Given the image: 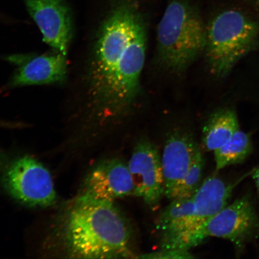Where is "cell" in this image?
I'll return each instance as SVG.
<instances>
[{
    "label": "cell",
    "instance_id": "obj_1",
    "mask_svg": "<svg viewBox=\"0 0 259 259\" xmlns=\"http://www.w3.org/2000/svg\"><path fill=\"white\" fill-rule=\"evenodd\" d=\"M159 1L105 0L95 27L80 35L60 105L71 137L83 139L134 106L147 54L148 8Z\"/></svg>",
    "mask_w": 259,
    "mask_h": 259
},
{
    "label": "cell",
    "instance_id": "obj_2",
    "mask_svg": "<svg viewBox=\"0 0 259 259\" xmlns=\"http://www.w3.org/2000/svg\"><path fill=\"white\" fill-rule=\"evenodd\" d=\"M57 228L58 242L68 257H136L131 226L113 202L80 194L61 216Z\"/></svg>",
    "mask_w": 259,
    "mask_h": 259
},
{
    "label": "cell",
    "instance_id": "obj_3",
    "mask_svg": "<svg viewBox=\"0 0 259 259\" xmlns=\"http://www.w3.org/2000/svg\"><path fill=\"white\" fill-rule=\"evenodd\" d=\"M206 40L199 0H166L157 31V53L163 66L183 72L204 53Z\"/></svg>",
    "mask_w": 259,
    "mask_h": 259
},
{
    "label": "cell",
    "instance_id": "obj_4",
    "mask_svg": "<svg viewBox=\"0 0 259 259\" xmlns=\"http://www.w3.org/2000/svg\"><path fill=\"white\" fill-rule=\"evenodd\" d=\"M259 25L236 10L217 14L206 27L205 51L207 64L217 77H225L235 64L253 49Z\"/></svg>",
    "mask_w": 259,
    "mask_h": 259
},
{
    "label": "cell",
    "instance_id": "obj_5",
    "mask_svg": "<svg viewBox=\"0 0 259 259\" xmlns=\"http://www.w3.org/2000/svg\"><path fill=\"white\" fill-rule=\"evenodd\" d=\"M0 182L10 195L24 205L48 207L56 202L50 171L28 155L13 158L6 164L0 160Z\"/></svg>",
    "mask_w": 259,
    "mask_h": 259
},
{
    "label": "cell",
    "instance_id": "obj_6",
    "mask_svg": "<svg viewBox=\"0 0 259 259\" xmlns=\"http://www.w3.org/2000/svg\"><path fill=\"white\" fill-rule=\"evenodd\" d=\"M252 171L234 183H227L216 176L204 180L193 196L194 211L192 218L166 250L189 251L200 244L199 235L203 226L228 205L236 187Z\"/></svg>",
    "mask_w": 259,
    "mask_h": 259
},
{
    "label": "cell",
    "instance_id": "obj_7",
    "mask_svg": "<svg viewBox=\"0 0 259 259\" xmlns=\"http://www.w3.org/2000/svg\"><path fill=\"white\" fill-rule=\"evenodd\" d=\"M208 237L231 241L238 255L248 243L259 239V216L250 193L227 205L206 223L199 235L200 244Z\"/></svg>",
    "mask_w": 259,
    "mask_h": 259
},
{
    "label": "cell",
    "instance_id": "obj_8",
    "mask_svg": "<svg viewBox=\"0 0 259 259\" xmlns=\"http://www.w3.org/2000/svg\"><path fill=\"white\" fill-rule=\"evenodd\" d=\"M0 60L15 67L14 73L3 87L5 91L33 85L63 86L67 79L69 57L53 50L41 54L2 55Z\"/></svg>",
    "mask_w": 259,
    "mask_h": 259
},
{
    "label": "cell",
    "instance_id": "obj_9",
    "mask_svg": "<svg viewBox=\"0 0 259 259\" xmlns=\"http://www.w3.org/2000/svg\"><path fill=\"white\" fill-rule=\"evenodd\" d=\"M45 44L69 57L75 37L72 10L67 0H24Z\"/></svg>",
    "mask_w": 259,
    "mask_h": 259
},
{
    "label": "cell",
    "instance_id": "obj_10",
    "mask_svg": "<svg viewBox=\"0 0 259 259\" xmlns=\"http://www.w3.org/2000/svg\"><path fill=\"white\" fill-rule=\"evenodd\" d=\"M135 186L134 196L153 207L164 195L161 158L155 145L141 141L135 146L127 164Z\"/></svg>",
    "mask_w": 259,
    "mask_h": 259
},
{
    "label": "cell",
    "instance_id": "obj_11",
    "mask_svg": "<svg viewBox=\"0 0 259 259\" xmlns=\"http://www.w3.org/2000/svg\"><path fill=\"white\" fill-rule=\"evenodd\" d=\"M135 186L128 165L118 158L97 165L84 181L82 193L94 199L113 202L126 196H134Z\"/></svg>",
    "mask_w": 259,
    "mask_h": 259
},
{
    "label": "cell",
    "instance_id": "obj_12",
    "mask_svg": "<svg viewBox=\"0 0 259 259\" xmlns=\"http://www.w3.org/2000/svg\"><path fill=\"white\" fill-rule=\"evenodd\" d=\"M199 150L192 135L186 132H175L167 139L161 164L164 195L168 199L185 176Z\"/></svg>",
    "mask_w": 259,
    "mask_h": 259
},
{
    "label": "cell",
    "instance_id": "obj_13",
    "mask_svg": "<svg viewBox=\"0 0 259 259\" xmlns=\"http://www.w3.org/2000/svg\"><path fill=\"white\" fill-rule=\"evenodd\" d=\"M194 211L193 197L171 200V202L161 213L156 230L160 234L161 250H167L179 235Z\"/></svg>",
    "mask_w": 259,
    "mask_h": 259
},
{
    "label": "cell",
    "instance_id": "obj_14",
    "mask_svg": "<svg viewBox=\"0 0 259 259\" xmlns=\"http://www.w3.org/2000/svg\"><path fill=\"white\" fill-rule=\"evenodd\" d=\"M234 111L223 109L213 113L203 129V143L208 151H214L231 140L239 131Z\"/></svg>",
    "mask_w": 259,
    "mask_h": 259
},
{
    "label": "cell",
    "instance_id": "obj_15",
    "mask_svg": "<svg viewBox=\"0 0 259 259\" xmlns=\"http://www.w3.org/2000/svg\"><path fill=\"white\" fill-rule=\"evenodd\" d=\"M252 151L250 135L241 130L231 140L214 152L216 170L223 169L230 165L243 163Z\"/></svg>",
    "mask_w": 259,
    "mask_h": 259
},
{
    "label": "cell",
    "instance_id": "obj_16",
    "mask_svg": "<svg viewBox=\"0 0 259 259\" xmlns=\"http://www.w3.org/2000/svg\"><path fill=\"white\" fill-rule=\"evenodd\" d=\"M204 160L199 150L187 172L171 193L169 199L192 197L202 184Z\"/></svg>",
    "mask_w": 259,
    "mask_h": 259
},
{
    "label": "cell",
    "instance_id": "obj_17",
    "mask_svg": "<svg viewBox=\"0 0 259 259\" xmlns=\"http://www.w3.org/2000/svg\"><path fill=\"white\" fill-rule=\"evenodd\" d=\"M141 258H194L189 251L186 250H160L153 253L142 255L138 257Z\"/></svg>",
    "mask_w": 259,
    "mask_h": 259
},
{
    "label": "cell",
    "instance_id": "obj_18",
    "mask_svg": "<svg viewBox=\"0 0 259 259\" xmlns=\"http://www.w3.org/2000/svg\"><path fill=\"white\" fill-rule=\"evenodd\" d=\"M251 176L252 179L254 181L255 186H256L259 200V169H254L252 170Z\"/></svg>",
    "mask_w": 259,
    "mask_h": 259
},
{
    "label": "cell",
    "instance_id": "obj_19",
    "mask_svg": "<svg viewBox=\"0 0 259 259\" xmlns=\"http://www.w3.org/2000/svg\"><path fill=\"white\" fill-rule=\"evenodd\" d=\"M2 124V119H0V125H1Z\"/></svg>",
    "mask_w": 259,
    "mask_h": 259
}]
</instances>
